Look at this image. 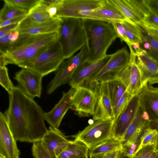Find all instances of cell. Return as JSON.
<instances>
[{"mask_svg":"<svg viewBox=\"0 0 158 158\" xmlns=\"http://www.w3.org/2000/svg\"><path fill=\"white\" fill-rule=\"evenodd\" d=\"M9 95V107L5 114L15 139L33 143L40 141L48 130L41 107L18 85Z\"/></svg>","mask_w":158,"mask_h":158,"instance_id":"cell-1","label":"cell"},{"mask_svg":"<svg viewBox=\"0 0 158 158\" xmlns=\"http://www.w3.org/2000/svg\"><path fill=\"white\" fill-rule=\"evenodd\" d=\"M20 39L3 52L6 65H18L47 50L59 40V32L27 35L21 34Z\"/></svg>","mask_w":158,"mask_h":158,"instance_id":"cell-2","label":"cell"},{"mask_svg":"<svg viewBox=\"0 0 158 158\" xmlns=\"http://www.w3.org/2000/svg\"><path fill=\"white\" fill-rule=\"evenodd\" d=\"M82 21L89 51L87 60H96L106 54L117 35L111 22L90 19H82Z\"/></svg>","mask_w":158,"mask_h":158,"instance_id":"cell-3","label":"cell"},{"mask_svg":"<svg viewBox=\"0 0 158 158\" xmlns=\"http://www.w3.org/2000/svg\"><path fill=\"white\" fill-rule=\"evenodd\" d=\"M62 18L58 41L65 60L80 50L86 43V38L81 19Z\"/></svg>","mask_w":158,"mask_h":158,"instance_id":"cell-4","label":"cell"},{"mask_svg":"<svg viewBox=\"0 0 158 158\" xmlns=\"http://www.w3.org/2000/svg\"><path fill=\"white\" fill-rule=\"evenodd\" d=\"M64 60L58 40L50 47L18 66L35 71L43 77L56 71Z\"/></svg>","mask_w":158,"mask_h":158,"instance_id":"cell-5","label":"cell"},{"mask_svg":"<svg viewBox=\"0 0 158 158\" xmlns=\"http://www.w3.org/2000/svg\"><path fill=\"white\" fill-rule=\"evenodd\" d=\"M104 2V0H62L57 8L56 17L108 22L94 12L102 6Z\"/></svg>","mask_w":158,"mask_h":158,"instance_id":"cell-6","label":"cell"},{"mask_svg":"<svg viewBox=\"0 0 158 158\" xmlns=\"http://www.w3.org/2000/svg\"><path fill=\"white\" fill-rule=\"evenodd\" d=\"M130 60V53L127 47L119 49L112 54L111 58L105 66L86 80L82 85L90 88L96 84L107 81L116 77L127 65Z\"/></svg>","mask_w":158,"mask_h":158,"instance_id":"cell-7","label":"cell"},{"mask_svg":"<svg viewBox=\"0 0 158 158\" xmlns=\"http://www.w3.org/2000/svg\"><path fill=\"white\" fill-rule=\"evenodd\" d=\"M114 120L95 121L73 135L74 141H80L91 149L111 138Z\"/></svg>","mask_w":158,"mask_h":158,"instance_id":"cell-8","label":"cell"},{"mask_svg":"<svg viewBox=\"0 0 158 158\" xmlns=\"http://www.w3.org/2000/svg\"><path fill=\"white\" fill-rule=\"evenodd\" d=\"M88 55L86 43L77 54L64 61L56 71L54 78L48 84L47 93L51 94L60 86L69 83L77 68L87 59Z\"/></svg>","mask_w":158,"mask_h":158,"instance_id":"cell-9","label":"cell"},{"mask_svg":"<svg viewBox=\"0 0 158 158\" xmlns=\"http://www.w3.org/2000/svg\"><path fill=\"white\" fill-rule=\"evenodd\" d=\"M96 102V96L92 89L82 85L75 88L72 108L80 117L93 115Z\"/></svg>","mask_w":158,"mask_h":158,"instance_id":"cell-10","label":"cell"},{"mask_svg":"<svg viewBox=\"0 0 158 158\" xmlns=\"http://www.w3.org/2000/svg\"><path fill=\"white\" fill-rule=\"evenodd\" d=\"M90 88L94 90L97 97L93 120L94 121L115 120L113 107L110 97L107 82H100Z\"/></svg>","mask_w":158,"mask_h":158,"instance_id":"cell-11","label":"cell"},{"mask_svg":"<svg viewBox=\"0 0 158 158\" xmlns=\"http://www.w3.org/2000/svg\"><path fill=\"white\" fill-rule=\"evenodd\" d=\"M139 94L133 96L126 108L114 121L111 138L121 142L127 129L135 118L140 106Z\"/></svg>","mask_w":158,"mask_h":158,"instance_id":"cell-12","label":"cell"},{"mask_svg":"<svg viewBox=\"0 0 158 158\" xmlns=\"http://www.w3.org/2000/svg\"><path fill=\"white\" fill-rule=\"evenodd\" d=\"M129 20L142 24L150 10L145 0H110Z\"/></svg>","mask_w":158,"mask_h":158,"instance_id":"cell-13","label":"cell"},{"mask_svg":"<svg viewBox=\"0 0 158 158\" xmlns=\"http://www.w3.org/2000/svg\"><path fill=\"white\" fill-rule=\"evenodd\" d=\"M43 77L33 70L22 68L15 74L14 79L18 86L28 97L33 98H40L42 89V79Z\"/></svg>","mask_w":158,"mask_h":158,"instance_id":"cell-14","label":"cell"},{"mask_svg":"<svg viewBox=\"0 0 158 158\" xmlns=\"http://www.w3.org/2000/svg\"><path fill=\"white\" fill-rule=\"evenodd\" d=\"M128 64L117 76L127 87V90L133 96L139 94L143 88L139 69L136 61V55L131 46Z\"/></svg>","mask_w":158,"mask_h":158,"instance_id":"cell-15","label":"cell"},{"mask_svg":"<svg viewBox=\"0 0 158 158\" xmlns=\"http://www.w3.org/2000/svg\"><path fill=\"white\" fill-rule=\"evenodd\" d=\"M111 56L112 54H106L96 60H85L74 72L69 82V85L73 88L82 85L86 80L98 73L105 66Z\"/></svg>","mask_w":158,"mask_h":158,"instance_id":"cell-16","label":"cell"},{"mask_svg":"<svg viewBox=\"0 0 158 158\" xmlns=\"http://www.w3.org/2000/svg\"><path fill=\"white\" fill-rule=\"evenodd\" d=\"M16 140L9 127L5 114L0 113V158H19Z\"/></svg>","mask_w":158,"mask_h":158,"instance_id":"cell-17","label":"cell"},{"mask_svg":"<svg viewBox=\"0 0 158 158\" xmlns=\"http://www.w3.org/2000/svg\"><path fill=\"white\" fill-rule=\"evenodd\" d=\"M135 54L143 87L147 84L152 85L158 83V62L142 48L139 52Z\"/></svg>","mask_w":158,"mask_h":158,"instance_id":"cell-18","label":"cell"},{"mask_svg":"<svg viewBox=\"0 0 158 158\" xmlns=\"http://www.w3.org/2000/svg\"><path fill=\"white\" fill-rule=\"evenodd\" d=\"M139 94L140 107L148 118L151 123L158 121V88L147 85Z\"/></svg>","mask_w":158,"mask_h":158,"instance_id":"cell-19","label":"cell"},{"mask_svg":"<svg viewBox=\"0 0 158 158\" xmlns=\"http://www.w3.org/2000/svg\"><path fill=\"white\" fill-rule=\"evenodd\" d=\"M151 123L147 115L139 107L136 115L125 133L121 140L123 146H128L138 143L144 130Z\"/></svg>","mask_w":158,"mask_h":158,"instance_id":"cell-20","label":"cell"},{"mask_svg":"<svg viewBox=\"0 0 158 158\" xmlns=\"http://www.w3.org/2000/svg\"><path fill=\"white\" fill-rule=\"evenodd\" d=\"M75 89L71 87L62 96L53 108L48 112L44 113L45 120L50 126L56 129L58 128L68 110L73 106V97Z\"/></svg>","mask_w":158,"mask_h":158,"instance_id":"cell-21","label":"cell"},{"mask_svg":"<svg viewBox=\"0 0 158 158\" xmlns=\"http://www.w3.org/2000/svg\"><path fill=\"white\" fill-rule=\"evenodd\" d=\"M70 141L59 129L50 126L40 142L53 158H57Z\"/></svg>","mask_w":158,"mask_h":158,"instance_id":"cell-22","label":"cell"},{"mask_svg":"<svg viewBox=\"0 0 158 158\" xmlns=\"http://www.w3.org/2000/svg\"><path fill=\"white\" fill-rule=\"evenodd\" d=\"M52 18L48 13V7L40 2L28 12L26 16L19 23L17 30L32 27L48 21Z\"/></svg>","mask_w":158,"mask_h":158,"instance_id":"cell-23","label":"cell"},{"mask_svg":"<svg viewBox=\"0 0 158 158\" xmlns=\"http://www.w3.org/2000/svg\"><path fill=\"white\" fill-rule=\"evenodd\" d=\"M62 21V18L55 17L48 21L18 31L20 34L27 35L59 32Z\"/></svg>","mask_w":158,"mask_h":158,"instance_id":"cell-24","label":"cell"},{"mask_svg":"<svg viewBox=\"0 0 158 158\" xmlns=\"http://www.w3.org/2000/svg\"><path fill=\"white\" fill-rule=\"evenodd\" d=\"M94 12L109 22H122L129 20L110 2V0H104L102 6Z\"/></svg>","mask_w":158,"mask_h":158,"instance_id":"cell-25","label":"cell"},{"mask_svg":"<svg viewBox=\"0 0 158 158\" xmlns=\"http://www.w3.org/2000/svg\"><path fill=\"white\" fill-rule=\"evenodd\" d=\"M89 150L88 147L81 142L70 141L57 158H75L87 156Z\"/></svg>","mask_w":158,"mask_h":158,"instance_id":"cell-26","label":"cell"},{"mask_svg":"<svg viewBox=\"0 0 158 158\" xmlns=\"http://www.w3.org/2000/svg\"><path fill=\"white\" fill-rule=\"evenodd\" d=\"M109 93L113 107L127 90V87L118 76L107 81Z\"/></svg>","mask_w":158,"mask_h":158,"instance_id":"cell-27","label":"cell"},{"mask_svg":"<svg viewBox=\"0 0 158 158\" xmlns=\"http://www.w3.org/2000/svg\"><path fill=\"white\" fill-rule=\"evenodd\" d=\"M158 142V131L150 126L145 129L142 135L138 148L133 155L143 148L147 146H152L156 150Z\"/></svg>","mask_w":158,"mask_h":158,"instance_id":"cell-28","label":"cell"},{"mask_svg":"<svg viewBox=\"0 0 158 158\" xmlns=\"http://www.w3.org/2000/svg\"><path fill=\"white\" fill-rule=\"evenodd\" d=\"M121 23L131 44L135 42L140 44L142 43L141 28L139 25L129 20H124Z\"/></svg>","mask_w":158,"mask_h":158,"instance_id":"cell-29","label":"cell"},{"mask_svg":"<svg viewBox=\"0 0 158 158\" xmlns=\"http://www.w3.org/2000/svg\"><path fill=\"white\" fill-rule=\"evenodd\" d=\"M123 149V144L120 141L111 138L89 152V156L98 154H106L116 150Z\"/></svg>","mask_w":158,"mask_h":158,"instance_id":"cell-30","label":"cell"},{"mask_svg":"<svg viewBox=\"0 0 158 158\" xmlns=\"http://www.w3.org/2000/svg\"><path fill=\"white\" fill-rule=\"evenodd\" d=\"M28 12L27 11L4 2V5L0 11V23Z\"/></svg>","mask_w":158,"mask_h":158,"instance_id":"cell-31","label":"cell"},{"mask_svg":"<svg viewBox=\"0 0 158 158\" xmlns=\"http://www.w3.org/2000/svg\"><path fill=\"white\" fill-rule=\"evenodd\" d=\"M139 25L141 28L142 40L148 42L150 45V48L146 50L147 53L158 62V40L149 33L144 27Z\"/></svg>","mask_w":158,"mask_h":158,"instance_id":"cell-32","label":"cell"},{"mask_svg":"<svg viewBox=\"0 0 158 158\" xmlns=\"http://www.w3.org/2000/svg\"><path fill=\"white\" fill-rule=\"evenodd\" d=\"M21 34L19 31L13 30L0 37V52H3L10 46L17 41L21 37Z\"/></svg>","mask_w":158,"mask_h":158,"instance_id":"cell-33","label":"cell"},{"mask_svg":"<svg viewBox=\"0 0 158 158\" xmlns=\"http://www.w3.org/2000/svg\"><path fill=\"white\" fill-rule=\"evenodd\" d=\"M133 96L127 90L121 97L113 107L115 120L123 111Z\"/></svg>","mask_w":158,"mask_h":158,"instance_id":"cell-34","label":"cell"},{"mask_svg":"<svg viewBox=\"0 0 158 158\" xmlns=\"http://www.w3.org/2000/svg\"><path fill=\"white\" fill-rule=\"evenodd\" d=\"M14 6L27 11L28 12L40 2V0H3Z\"/></svg>","mask_w":158,"mask_h":158,"instance_id":"cell-35","label":"cell"},{"mask_svg":"<svg viewBox=\"0 0 158 158\" xmlns=\"http://www.w3.org/2000/svg\"><path fill=\"white\" fill-rule=\"evenodd\" d=\"M0 84L9 94L11 93L15 87L9 77L8 69L6 66L0 67Z\"/></svg>","mask_w":158,"mask_h":158,"instance_id":"cell-36","label":"cell"},{"mask_svg":"<svg viewBox=\"0 0 158 158\" xmlns=\"http://www.w3.org/2000/svg\"><path fill=\"white\" fill-rule=\"evenodd\" d=\"M31 151L33 158H53L40 141L33 143Z\"/></svg>","mask_w":158,"mask_h":158,"instance_id":"cell-37","label":"cell"},{"mask_svg":"<svg viewBox=\"0 0 158 158\" xmlns=\"http://www.w3.org/2000/svg\"><path fill=\"white\" fill-rule=\"evenodd\" d=\"M111 23L118 37L120 39L121 42H125L128 47L131 46V44L127 37L125 29L121 22L114 21L112 22Z\"/></svg>","mask_w":158,"mask_h":158,"instance_id":"cell-38","label":"cell"},{"mask_svg":"<svg viewBox=\"0 0 158 158\" xmlns=\"http://www.w3.org/2000/svg\"><path fill=\"white\" fill-rule=\"evenodd\" d=\"M139 25L148 28L158 29V16L150 10L143 24Z\"/></svg>","mask_w":158,"mask_h":158,"instance_id":"cell-39","label":"cell"},{"mask_svg":"<svg viewBox=\"0 0 158 158\" xmlns=\"http://www.w3.org/2000/svg\"><path fill=\"white\" fill-rule=\"evenodd\" d=\"M156 150L152 146H147L143 148L131 158H148Z\"/></svg>","mask_w":158,"mask_h":158,"instance_id":"cell-40","label":"cell"},{"mask_svg":"<svg viewBox=\"0 0 158 158\" xmlns=\"http://www.w3.org/2000/svg\"><path fill=\"white\" fill-rule=\"evenodd\" d=\"M27 14L28 13L24 14L0 23V28L8 25L19 23L26 16Z\"/></svg>","mask_w":158,"mask_h":158,"instance_id":"cell-41","label":"cell"},{"mask_svg":"<svg viewBox=\"0 0 158 158\" xmlns=\"http://www.w3.org/2000/svg\"><path fill=\"white\" fill-rule=\"evenodd\" d=\"M19 23L12 24L0 28V37L3 36L13 30L17 29Z\"/></svg>","mask_w":158,"mask_h":158,"instance_id":"cell-42","label":"cell"},{"mask_svg":"<svg viewBox=\"0 0 158 158\" xmlns=\"http://www.w3.org/2000/svg\"><path fill=\"white\" fill-rule=\"evenodd\" d=\"M149 10L158 16V0H145Z\"/></svg>","mask_w":158,"mask_h":158,"instance_id":"cell-43","label":"cell"},{"mask_svg":"<svg viewBox=\"0 0 158 158\" xmlns=\"http://www.w3.org/2000/svg\"><path fill=\"white\" fill-rule=\"evenodd\" d=\"M62 0H40V2L45 6L48 8L53 6L57 8Z\"/></svg>","mask_w":158,"mask_h":158,"instance_id":"cell-44","label":"cell"},{"mask_svg":"<svg viewBox=\"0 0 158 158\" xmlns=\"http://www.w3.org/2000/svg\"><path fill=\"white\" fill-rule=\"evenodd\" d=\"M48 13L52 18L56 17L57 12L58 9L56 7L53 6L48 8Z\"/></svg>","mask_w":158,"mask_h":158,"instance_id":"cell-45","label":"cell"},{"mask_svg":"<svg viewBox=\"0 0 158 158\" xmlns=\"http://www.w3.org/2000/svg\"><path fill=\"white\" fill-rule=\"evenodd\" d=\"M131 46L135 54L139 52L141 49L140 44L138 42L133 43L131 44Z\"/></svg>","mask_w":158,"mask_h":158,"instance_id":"cell-46","label":"cell"},{"mask_svg":"<svg viewBox=\"0 0 158 158\" xmlns=\"http://www.w3.org/2000/svg\"><path fill=\"white\" fill-rule=\"evenodd\" d=\"M119 150H115L106 153L105 158H116Z\"/></svg>","mask_w":158,"mask_h":158,"instance_id":"cell-47","label":"cell"},{"mask_svg":"<svg viewBox=\"0 0 158 158\" xmlns=\"http://www.w3.org/2000/svg\"><path fill=\"white\" fill-rule=\"evenodd\" d=\"M144 27L149 33H150L157 40H158V29L153 28H149L146 27Z\"/></svg>","mask_w":158,"mask_h":158,"instance_id":"cell-48","label":"cell"},{"mask_svg":"<svg viewBox=\"0 0 158 158\" xmlns=\"http://www.w3.org/2000/svg\"><path fill=\"white\" fill-rule=\"evenodd\" d=\"M116 158H130L126 156L123 152V149L120 150Z\"/></svg>","mask_w":158,"mask_h":158,"instance_id":"cell-49","label":"cell"},{"mask_svg":"<svg viewBox=\"0 0 158 158\" xmlns=\"http://www.w3.org/2000/svg\"><path fill=\"white\" fill-rule=\"evenodd\" d=\"M106 154H101L90 156V158H105Z\"/></svg>","mask_w":158,"mask_h":158,"instance_id":"cell-50","label":"cell"},{"mask_svg":"<svg viewBox=\"0 0 158 158\" xmlns=\"http://www.w3.org/2000/svg\"><path fill=\"white\" fill-rule=\"evenodd\" d=\"M148 158H158V156L155 151L150 155Z\"/></svg>","mask_w":158,"mask_h":158,"instance_id":"cell-51","label":"cell"},{"mask_svg":"<svg viewBox=\"0 0 158 158\" xmlns=\"http://www.w3.org/2000/svg\"><path fill=\"white\" fill-rule=\"evenodd\" d=\"M152 124L154 127L153 128L156 129L158 131V121L155 123H152ZM157 148H158V142L156 149Z\"/></svg>","mask_w":158,"mask_h":158,"instance_id":"cell-52","label":"cell"},{"mask_svg":"<svg viewBox=\"0 0 158 158\" xmlns=\"http://www.w3.org/2000/svg\"><path fill=\"white\" fill-rule=\"evenodd\" d=\"M88 158V156H82V157H78L77 158Z\"/></svg>","mask_w":158,"mask_h":158,"instance_id":"cell-53","label":"cell"},{"mask_svg":"<svg viewBox=\"0 0 158 158\" xmlns=\"http://www.w3.org/2000/svg\"><path fill=\"white\" fill-rule=\"evenodd\" d=\"M156 152L158 156V148L155 151Z\"/></svg>","mask_w":158,"mask_h":158,"instance_id":"cell-54","label":"cell"}]
</instances>
